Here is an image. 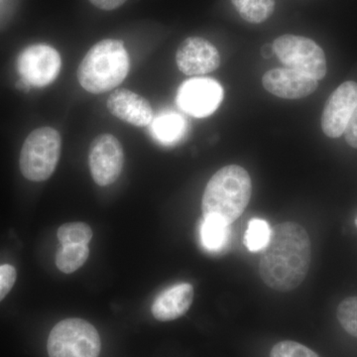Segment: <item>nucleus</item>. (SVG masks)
<instances>
[{
  "label": "nucleus",
  "instance_id": "1",
  "mask_svg": "<svg viewBox=\"0 0 357 357\" xmlns=\"http://www.w3.org/2000/svg\"><path fill=\"white\" fill-rule=\"evenodd\" d=\"M311 264V241L299 223H279L262 250L259 273L263 282L279 292H290L306 278Z\"/></svg>",
  "mask_w": 357,
  "mask_h": 357
},
{
  "label": "nucleus",
  "instance_id": "2",
  "mask_svg": "<svg viewBox=\"0 0 357 357\" xmlns=\"http://www.w3.org/2000/svg\"><path fill=\"white\" fill-rule=\"evenodd\" d=\"M251 194L252 183L245 169L238 165L223 167L211 178L204 190V218H217L231 225L245 211Z\"/></svg>",
  "mask_w": 357,
  "mask_h": 357
},
{
  "label": "nucleus",
  "instance_id": "3",
  "mask_svg": "<svg viewBox=\"0 0 357 357\" xmlns=\"http://www.w3.org/2000/svg\"><path fill=\"white\" fill-rule=\"evenodd\" d=\"M130 67L123 42L105 39L93 45L77 69L79 83L91 93H107L128 77Z\"/></svg>",
  "mask_w": 357,
  "mask_h": 357
},
{
  "label": "nucleus",
  "instance_id": "4",
  "mask_svg": "<svg viewBox=\"0 0 357 357\" xmlns=\"http://www.w3.org/2000/svg\"><path fill=\"white\" fill-rule=\"evenodd\" d=\"M62 150V138L56 129L44 126L33 130L23 143L20 170L32 182H43L55 172Z\"/></svg>",
  "mask_w": 357,
  "mask_h": 357
},
{
  "label": "nucleus",
  "instance_id": "5",
  "mask_svg": "<svg viewBox=\"0 0 357 357\" xmlns=\"http://www.w3.org/2000/svg\"><path fill=\"white\" fill-rule=\"evenodd\" d=\"M49 357H98L102 342L95 326L82 319H66L51 331Z\"/></svg>",
  "mask_w": 357,
  "mask_h": 357
},
{
  "label": "nucleus",
  "instance_id": "6",
  "mask_svg": "<svg viewBox=\"0 0 357 357\" xmlns=\"http://www.w3.org/2000/svg\"><path fill=\"white\" fill-rule=\"evenodd\" d=\"M274 54L288 69L319 81L326 74L325 52L316 42L297 35H283L273 42Z\"/></svg>",
  "mask_w": 357,
  "mask_h": 357
},
{
  "label": "nucleus",
  "instance_id": "7",
  "mask_svg": "<svg viewBox=\"0 0 357 357\" xmlns=\"http://www.w3.org/2000/svg\"><path fill=\"white\" fill-rule=\"evenodd\" d=\"M62 67L60 54L47 44H36L21 52L17 68L28 86L44 88L53 83Z\"/></svg>",
  "mask_w": 357,
  "mask_h": 357
},
{
  "label": "nucleus",
  "instance_id": "8",
  "mask_svg": "<svg viewBox=\"0 0 357 357\" xmlns=\"http://www.w3.org/2000/svg\"><path fill=\"white\" fill-rule=\"evenodd\" d=\"M89 170L93 181L107 187L119 178L124 165L121 143L112 134H100L91 142L89 154Z\"/></svg>",
  "mask_w": 357,
  "mask_h": 357
},
{
  "label": "nucleus",
  "instance_id": "9",
  "mask_svg": "<svg viewBox=\"0 0 357 357\" xmlns=\"http://www.w3.org/2000/svg\"><path fill=\"white\" fill-rule=\"evenodd\" d=\"M223 100V89L213 79H192L178 89L177 102L188 114L206 117L217 110Z\"/></svg>",
  "mask_w": 357,
  "mask_h": 357
},
{
  "label": "nucleus",
  "instance_id": "10",
  "mask_svg": "<svg viewBox=\"0 0 357 357\" xmlns=\"http://www.w3.org/2000/svg\"><path fill=\"white\" fill-rule=\"evenodd\" d=\"M357 107V83L345 82L331 95L321 115V129L328 137H340Z\"/></svg>",
  "mask_w": 357,
  "mask_h": 357
},
{
  "label": "nucleus",
  "instance_id": "11",
  "mask_svg": "<svg viewBox=\"0 0 357 357\" xmlns=\"http://www.w3.org/2000/svg\"><path fill=\"white\" fill-rule=\"evenodd\" d=\"M178 70L187 76H202L218 69L220 56L218 49L208 40L189 37L176 52Z\"/></svg>",
  "mask_w": 357,
  "mask_h": 357
},
{
  "label": "nucleus",
  "instance_id": "12",
  "mask_svg": "<svg viewBox=\"0 0 357 357\" xmlns=\"http://www.w3.org/2000/svg\"><path fill=\"white\" fill-rule=\"evenodd\" d=\"M262 84L270 93L286 100L306 98L319 86L317 79L288 68L268 70L262 77Z\"/></svg>",
  "mask_w": 357,
  "mask_h": 357
},
{
  "label": "nucleus",
  "instance_id": "13",
  "mask_svg": "<svg viewBox=\"0 0 357 357\" xmlns=\"http://www.w3.org/2000/svg\"><path fill=\"white\" fill-rule=\"evenodd\" d=\"M107 105L110 114L137 128L150 126L154 119L153 109L146 98L129 89H115L107 98Z\"/></svg>",
  "mask_w": 357,
  "mask_h": 357
},
{
  "label": "nucleus",
  "instance_id": "14",
  "mask_svg": "<svg viewBox=\"0 0 357 357\" xmlns=\"http://www.w3.org/2000/svg\"><path fill=\"white\" fill-rule=\"evenodd\" d=\"M194 295V288L191 284L181 283L171 286L157 296L152 305V314L160 321H170L181 318L191 307Z\"/></svg>",
  "mask_w": 357,
  "mask_h": 357
},
{
  "label": "nucleus",
  "instance_id": "15",
  "mask_svg": "<svg viewBox=\"0 0 357 357\" xmlns=\"http://www.w3.org/2000/svg\"><path fill=\"white\" fill-rule=\"evenodd\" d=\"M199 236L206 250L211 253L223 252L230 243L231 225L217 218H204Z\"/></svg>",
  "mask_w": 357,
  "mask_h": 357
},
{
  "label": "nucleus",
  "instance_id": "16",
  "mask_svg": "<svg viewBox=\"0 0 357 357\" xmlns=\"http://www.w3.org/2000/svg\"><path fill=\"white\" fill-rule=\"evenodd\" d=\"M185 122L182 116L176 114H166L152 121V132L165 144H172L182 138L185 132Z\"/></svg>",
  "mask_w": 357,
  "mask_h": 357
},
{
  "label": "nucleus",
  "instance_id": "17",
  "mask_svg": "<svg viewBox=\"0 0 357 357\" xmlns=\"http://www.w3.org/2000/svg\"><path fill=\"white\" fill-rule=\"evenodd\" d=\"M89 255L88 244H62L56 253V265L63 273H74L83 266Z\"/></svg>",
  "mask_w": 357,
  "mask_h": 357
},
{
  "label": "nucleus",
  "instance_id": "18",
  "mask_svg": "<svg viewBox=\"0 0 357 357\" xmlns=\"http://www.w3.org/2000/svg\"><path fill=\"white\" fill-rule=\"evenodd\" d=\"M237 13L253 24L266 21L275 10V0H231Z\"/></svg>",
  "mask_w": 357,
  "mask_h": 357
},
{
  "label": "nucleus",
  "instance_id": "19",
  "mask_svg": "<svg viewBox=\"0 0 357 357\" xmlns=\"http://www.w3.org/2000/svg\"><path fill=\"white\" fill-rule=\"evenodd\" d=\"M272 229L264 220L253 218L248 222L244 236V244L251 252H258L266 248L271 237Z\"/></svg>",
  "mask_w": 357,
  "mask_h": 357
},
{
  "label": "nucleus",
  "instance_id": "20",
  "mask_svg": "<svg viewBox=\"0 0 357 357\" xmlns=\"http://www.w3.org/2000/svg\"><path fill=\"white\" fill-rule=\"evenodd\" d=\"M93 236V230L84 222L65 223L59 227L57 232L61 244H89Z\"/></svg>",
  "mask_w": 357,
  "mask_h": 357
},
{
  "label": "nucleus",
  "instance_id": "21",
  "mask_svg": "<svg viewBox=\"0 0 357 357\" xmlns=\"http://www.w3.org/2000/svg\"><path fill=\"white\" fill-rule=\"evenodd\" d=\"M337 318L345 332L357 337V296L347 298L338 305Z\"/></svg>",
  "mask_w": 357,
  "mask_h": 357
},
{
  "label": "nucleus",
  "instance_id": "22",
  "mask_svg": "<svg viewBox=\"0 0 357 357\" xmlns=\"http://www.w3.org/2000/svg\"><path fill=\"white\" fill-rule=\"evenodd\" d=\"M270 357H319L304 344L293 340H284L272 347Z\"/></svg>",
  "mask_w": 357,
  "mask_h": 357
},
{
  "label": "nucleus",
  "instance_id": "23",
  "mask_svg": "<svg viewBox=\"0 0 357 357\" xmlns=\"http://www.w3.org/2000/svg\"><path fill=\"white\" fill-rule=\"evenodd\" d=\"M16 281V270L11 265L0 266V302L10 292Z\"/></svg>",
  "mask_w": 357,
  "mask_h": 357
},
{
  "label": "nucleus",
  "instance_id": "24",
  "mask_svg": "<svg viewBox=\"0 0 357 357\" xmlns=\"http://www.w3.org/2000/svg\"><path fill=\"white\" fill-rule=\"evenodd\" d=\"M344 134L347 144L357 149V107L347 122Z\"/></svg>",
  "mask_w": 357,
  "mask_h": 357
},
{
  "label": "nucleus",
  "instance_id": "25",
  "mask_svg": "<svg viewBox=\"0 0 357 357\" xmlns=\"http://www.w3.org/2000/svg\"><path fill=\"white\" fill-rule=\"evenodd\" d=\"M93 6L102 9V10L110 11L123 6L128 0H89Z\"/></svg>",
  "mask_w": 357,
  "mask_h": 357
},
{
  "label": "nucleus",
  "instance_id": "26",
  "mask_svg": "<svg viewBox=\"0 0 357 357\" xmlns=\"http://www.w3.org/2000/svg\"><path fill=\"white\" fill-rule=\"evenodd\" d=\"M261 53L263 57L265 59L271 58L272 55L274 54L273 45L265 44L264 46L262 47Z\"/></svg>",
  "mask_w": 357,
  "mask_h": 357
},
{
  "label": "nucleus",
  "instance_id": "27",
  "mask_svg": "<svg viewBox=\"0 0 357 357\" xmlns=\"http://www.w3.org/2000/svg\"><path fill=\"white\" fill-rule=\"evenodd\" d=\"M356 227H357V217L356 218Z\"/></svg>",
  "mask_w": 357,
  "mask_h": 357
}]
</instances>
